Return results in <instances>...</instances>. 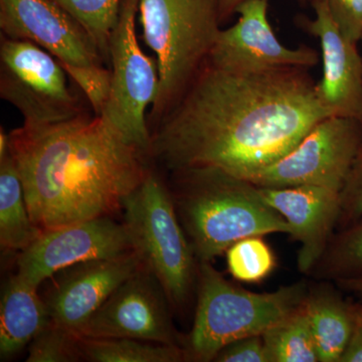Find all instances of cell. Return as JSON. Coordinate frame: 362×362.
Listing matches in <instances>:
<instances>
[{"mask_svg":"<svg viewBox=\"0 0 362 362\" xmlns=\"http://www.w3.org/2000/svg\"><path fill=\"white\" fill-rule=\"evenodd\" d=\"M230 275L244 283H259L271 275L276 258L263 237H249L235 243L226 252Z\"/></svg>","mask_w":362,"mask_h":362,"instance_id":"obj_24","label":"cell"},{"mask_svg":"<svg viewBox=\"0 0 362 362\" xmlns=\"http://www.w3.org/2000/svg\"><path fill=\"white\" fill-rule=\"evenodd\" d=\"M145 265L136 250L59 271L45 301L51 321L78 337L83 326L123 282Z\"/></svg>","mask_w":362,"mask_h":362,"instance_id":"obj_13","label":"cell"},{"mask_svg":"<svg viewBox=\"0 0 362 362\" xmlns=\"http://www.w3.org/2000/svg\"><path fill=\"white\" fill-rule=\"evenodd\" d=\"M268 0H245L235 9L239 20L221 30L207 62L226 70L259 71L308 69L318 63L315 49L285 47L268 20Z\"/></svg>","mask_w":362,"mask_h":362,"instance_id":"obj_12","label":"cell"},{"mask_svg":"<svg viewBox=\"0 0 362 362\" xmlns=\"http://www.w3.org/2000/svg\"><path fill=\"white\" fill-rule=\"evenodd\" d=\"M214 361L270 362L262 335L243 338L226 345Z\"/></svg>","mask_w":362,"mask_h":362,"instance_id":"obj_29","label":"cell"},{"mask_svg":"<svg viewBox=\"0 0 362 362\" xmlns=\"http://www.w3.org/2000/svg\"><path fill=\"white\" fill-rule=\"evenodd\" d=\"M59 63L65 69L69 78L84 93L95 115H103L111 95V69L105 68L103 65Z\"/></svg>","mask_w":362,"mask_h":362,"instance_id":"obj_26","label":"cell"},{"mask_svg":"<svg viewBox=\"0 0 362 362\" xmlns=\"http://www.w3.org/2000/svg\"><path fill=\"white\" fill-rule=\"evenodd\" d=\"M311 274L325 282L362 278V218L331 238Z\"/></svg>","mask_w":362,"mask_h":362,"instance_id":"obj_22","label":"cell"},{"mask_svg":"<svg viewBox=\"0 0 362 362\" xmlns=\"http://www.w3.org/2000/svg\"><path fill=\"white\" fill-rule=\"evenodd\" d=\"M257 188L262 199L287 221L290 235L300 245L298 269L309 275L322 257L337 226L340 192L313 185Z\"/></svg>","mask_w":362,"mask_h":362,"instance_id":"obj_15","label":"cell"},{"mask_svg":"<svg viewBox=\"0 0 362 362\" xmlns=\"http://www.w3.org/2000/svg\"><path fill=\"white\" fill-rule=\"evenodd\" d=\"M362 218V141L349 175L340 192V214L337 225L343 228Z\"/></svg>","mask_w":362,"mask_h":362,"instance_id":"obj_27","label":"cell"},{"mask_svg":"<svg viewBox=\"0 0 362 362\" xmlns=\"http://www.w3.org/2000/svg\"><path fill=\"white\" fill-rule=\"evenodd\" d=\"M361 42H362V37H361Z\"/></svg>","mask_w":362,"mask_h":362,"instance_id":"obj_35","label":"cell"},{"mask_svg":"<svg viewBox=\"0 0 362 362\" xmlns=\"http://www.w3.org/2000/svg\"><path fill=\"white\" fill-rule=\"evenodd\" d=\"M352 306H354V315H356V318L362 323V303L354 304L352 305Z\"/></svg>","mask_w":362,"mask_h":362,"instance_id":"obj_34","label":"cell"},{"mask_svg":"<svg viewBox=\"0 0 362 362\" xmlns=\"http://www.w3.org/2000/svg\"><path fill=\"white\" fill-rule=\"evenodd\" d=\"M262 337L270 362L319 361L304 303Z\"/></svg>","mask_w":362,"mask_h":362,"instance_id":"obj_21","label":"cell"},{"mask_svg":"<svg viewBox=\"0 0 362 362\" xmlns=\"http://www.w3.org/2000/svg\"><path fill=\"white\" fill-rule=\"evenodd\" d=\"M42 230L33 223L16 161L11 152L0 158V244L6 251L23 252Z\"/></svg>","mask_w":362,"mask_h":362,"instance_id":"obj_19","label":"cell"},{"mask_svg":"<svg viewBox=\"0 0 362 362\" xmlns=\"http://www.w3.org/2000/svg\"><path fill=\"white\" fill-rule=\"evenodd\" d=\"M28 213L42 232L122 211L149 171L148 152L89 112L9 133Z\"/></svg>","mask_w":362,"mask_h":362,"instance_id":"obj_2","label":"cell"},{"mask_svg":"<svg viewBox=\"0 0 362 362\" xmlns=\"http://www.w3.org/2000/svg\"><path fill=\"white\" fill-rule=\"evenodd\" d=\"M339 362H362V323L356 318L354 330Z\"/></svg>","mask_w":362,"mask_h":362,"instance_id":"obj_30","label":"cell"},{"mask_svg":"<svg viewBox=\"0 0 362 362\" xmlns=\"http://www.w3.org/2000/svg\"><path fill=\"white\" fill-rule=\"evenodd\" d=\"M51 322L49 309L37 288L18 273L8 279L0 304V354L7 358L20 352Z\"/></svg>","mask_w":362,"mask_h":362,"instance_id":"obj_17","label":"cell"},{"mask_svg":"<svg viewBox=\"0 0 362 362\" xmlns=\"http://www.w3.org/2000/svg\"><path fill=\"white\" fill-rule=\"evenodd\" d=\"M312 2L315 18L302 20V26L320 42L323 76L316 83L317 96L331 115L362 122V57L357 44L340 32L323 0Z\"/></svg>","mask_w":362,"mask_h":362,"instance_id":"obj_16","label":"cell"},{"mask_svg":"<svg viewBox=\"0 0 362 362\" xmlns=\"http://www.w3.org/2000/svg\"><path fill=\"white\" fill-rule=\"evenodd\" d=\"M9 151V134L0 130V158H2Z\"/></svg>","mask_w":362,"mask_h":362,"instance_id":"obj_33","label":"cell"},{"mask_svg":"<svg viewBox=\"0 0 362 362\" xmlns=\"http://www.w3.org/2000/svg\"><path fill=\"white\" fill-rule=\"evenodd\" d=\"M361 141V121L326 117L289 153L247 181L259 187L313 185L340 192Z\"/></svg>","mask_w":362,"mask_h":362,"instance_id":"obj_9","label":"cell"},{"mask_svg":"<svg viewBox=\"0 0 362 362\" xmlns=\"http://www.w3.org/2000/svg\"><path fill=\"white\" fill-rule=\"evenodd\" d=\"M68 74L52 54L26 40H0V96L26 124L70 120L88 112L68 84Z\"/></svg>","mask_w":362,"mask_h":362,"instance_id":"obj_7","label":"cell"},{"mask_svg":"<svg viewBox=\"0 0 362 362\" xmlns=\"http://www.w3.org/2000/svg\"><path fill=\"white\" fill-rule=\"evenodd\" d=\"M83 361L80 337L52 321L40 331L28 349V362H73Z\"/></svg>","mask_w":362,"mask_h":362,"instance_id":"obj_25","label":"cell"},{"mask_svg":"<svg viewBox=\"0 0 362 362\" xmlns=\"http://www.w3.org/2000/svg\"><path fill=\"white\" fill-rule=\"evenodd\" d=\"M192 329L183 343L187 361H214L226 345L267 330L303 305L305 281L276 291L256 293L233 285L211 263H199Z\"/></svg>","mask_w":362,"mask_h":362,"instance_id":"obj_4","label":"cell"},{"mask_svg":"<svg viewBox=\"0 0 362 362\" xmlns=\"http://www.w3.org/2000/svg\"><path fill=\"white\" fill-rule=\"evenodd\" d=\"M83 26L110 64V39L118 23L122 0H52Z\"/></svg>","mask_w":362,"mask_h":362,"instance_id":"obj_23","label":"cell"},{"mask_svg":"<svg viewBox=\"0 0 362 362\" xmlns=\"http://www.w3.org/2000/svg\"><path fill=\"white\" fill-rule=\"evenodd\" d=\"M309 287L304 301L320 362H339L356 323L354 306L329 285Z\"/></svg>","mask_w":362,"mask_h":362,"instance_id":"obj_18","label":"cell"},{"mask_svg":"<svg viewBox=\"0 0 362 362\" xmlns=\"http://www.w3.org/2000/svg\"><path fill=\"white\" fill-rule=\"evenodd\" d=\"M140 0H122L110 39L112 90L103 115L131 143L148 152L151 144L146 110L159 88L156 59L142 51L136 32Z\"/></svg>","mask_w":362,"mask_h":362,"instance_id":"obj_8","label":"cell"},{"mask_svg":"<svg viewBox=\"0 0 362 362\" xmlns=\"http://www.w3.org/2000/svg\"><path fill=\"white\" fill-rule=\"evenodd\" d=\"M170 306L158 279L144 265L112 293L78 337L134 338L183 347L173 326Z\"/></svg>","mask_w":362,"mask_h":362,"instance_id":"obj_10","label":"cell"},{"mask_svg":"<svg viewBox=\"0 0 362 362\" xmlns=\"http://www.w3.org/2000/svg\"><path fill=\"white\" fill-rule=\"evenodd\" d=\"M1 35L39 45L63 63L103 65L83 26L52 0H0Z\"/></svg>","mask_w":362,"mask_h":362,"instance_id":"obj_14","label":"cell"},{"mask_svg":"<svg viewBox=\"0 0 362 362\" xmlns=\"http://www.w3.org/2000/svg\"><path fill=\"white\" fill-rule=\"evenodd\" d=\"M138 13L143 40L156 54L158 66V94L150 112L157 123L209 59L221 32V4L220 0H140Z\"/></svg>","mask_w":362,"mask_h":362,"instance_id":"obj_5","label":"cell"},{"mask_svg":"<svg viewBox=\"0 0 362 362\" xmlns=\"http://www.w3.org/2000/svg\"><path fill=\"white\" fill-rule=\"evenodd\" d=\"M332 20L347 40L358 44L362 37V0H323Z\"/></svg>","mask_w":362,"mask_h":362,"instance_id":"obj_28","label":"cell"},{"mask_svg":"<svg viewBox=\"0 0 362 362\" xmlns=\"http://www.w3.org/2000/svg\"><path fill=\"white\" fill-rule=\"evenodd\" d=\"M129 230L110 216L45 230L21 252L18 274L35 287L59 271L90 259L134 251Z\"/></svg>","mask_w":362,"mask_h":362,"instance_id":"obj_11","label":"cell"},{"mask_svg":"<svg viewBox=\"0 0 362 362\" xmlns=\"http://www.w3.org/2000/svg\"><path fill=\"white\" fill-rule=\"evenodd\" d=\"M124 225L171 307L181 309L197 285L199 262L176 213L170 190L153 170L123 202Z\"/></svg>","mask_w":362,"mask_h":362,"instance_id":"obj_6","label":"cell"},{"mask_svg":"<svg viewBox=\"0 0 362 362\" xmlns=\"http://www.w3.org/2000/svg\"><path fill=\"white\" fill-rule=\"evenodd\" d=\"M176 213L199 263L209 262L249 237L288 233L285 218L249 181L216 168L175 171Z\"/></svg>","mask_w":362,"mask_h":362,"instance_id":"obj_3","label":"cell"},{"mask_svg":"<svg viewBox=\"0 0 362 362\" xmlns=\"http://www.w3.org/2000/svg\"><path fill=\"white\" fill-rule=\"evenodd\" d=\"M328 116L306 69L232 71L206 61L156 124L150 156L171 173L216 168L247 181Z\"/></svg>","mask_w":362,"mask_h":362,"instance_id":"obj_1","label":"cell"},{"mask_svg":"<svg viewBox=\"0 0 362 362\" xmlns=\"http://www.w3.org/2000/svg\"><path fill=\"white\" fill-rule=\"evenodd\" d=\"M245 0H220L221 21L235 13V9Z\"/></svg>","mask_w":362,"mask_h":362,"instance_id":"obj_32","label":"cell"},{"mask_svg":"<svg viewBox=\"0 0 362 362\" xmlns=\"http://www.w3.org/2000/svg\"><path fill=\"white\" fill-rule=\"evenodd\" d=\"M337 285L345 291L352 293L356 296L362 298V278L346 279V280L337 281Z\"/></svg>","mask_w":362,"mask_h":362,"instance_id":"obj_31","label":"cell"},{"mask_svg":"<svg viewBox=\"0 0 362 362\" xmlns=\"http://www.w3.org/2000/svg\"><path fill=\"white\" fill-rule=\"evenodd\" d=\"M83 361L92 362H180L185 352L180 345L126 337H80Z\"/></svg>","mask_w":362,"mask_h":362,"instance_id":"obj_20","label":"cell"}]
</instances>
